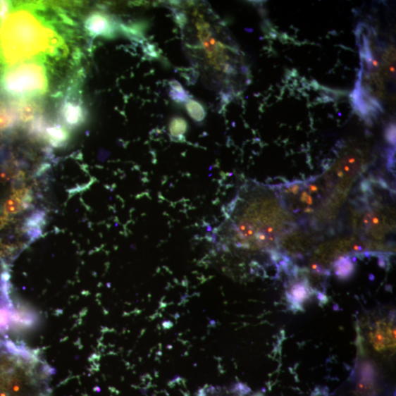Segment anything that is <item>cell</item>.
Segmentation results:
<instances>
[{
    "label": "cell",
    "instance_id": "cell-1",
    "mask_svg": "<svg viewBox=\"0 0 396 396\" xmlns=\"http://www.w3.org/2000/svg\"><path fill=\"white\" fill-rule=\"evenodd\" d=\"M211 233L217 252L225 254L268 253L280 237V202L272 187L249 182L224 209Z\"/></svg>",
    "mask_w": 396,
    "mask_h": 396
},
{
    "label": "cell",
    "instance_id": "cell-2",
    "mask_svg": "<svg viewBox=\"0 0 396 396\" xmlns=\"http://www.w3.org/2000/svg\"><path fill=\"white\" fill-rule=\"evenodd\" d=\"M42 6V4H13L0 20V63L3 66L67 55L65 41L40 13Z\"/></svg>",
    "mask_w": 396,
    "mask_h": 396
},
{
    "label": "cell",
    "instance_id": "cell-3",
    "mask_svg": "<svg viewBox=\"0 0 396 396\" xmlns=\"http://www.w3.org/2000/svg\"><path fill=\"white\" fill-rule=\"evenodd\" d=\"M364 67L357 87L358 106H364L367 113L381 110L383 104L393 96L395 85V49L382 48L376 39H363Z\"/></svg>",
    "mask_w": 396,
    "mask_h": 396
},
{
    "label": "cell",
    "instance_id": "cell-4",
    "mask_svg": "<svg viewBox=\"0 0 396 396\" xmlns=\"http://www.w3.org/2000/svg\"><path fill=\"white\" fill-rule=\"evenodd\" d=\"M0 88L11 100L37 99L49 89L44 61L34 59L6 67L0 76Z\"/></svg>",
    "mask_w": 396,
    "mask_h": 396
},
{
    "label": "cell",
    "instance_id": "cell-5",
    "mask_svg": "<svg viewBox=\"0 0 396 396\" xmlns=\"http://www.w3.org/2000/svg\"><path fill=\"white\" fill-rule=\"evenodd\" d=\"M79 87V83L74 82L68 88L59 110L62 124L71 130L82 127L87 118Z\"/></svg>",
    "mask_w": 396,
    "mask_h": 396
},
{
    "label": "cell",
    "instance_id": "cell-6",
    "mask_svg": "<svg viewBox=\"0 0 396 396\" xmlns=\"http://www.w3.org/2000/svg\"><path fill=\"white\" fill-rule=\"evenodd\" d=\"M85 32L92 39L115 38L123 27L115 18L101 11L92 12L85 20Z\"/></svg>",
    "mask_w": 396,
    "mask_h": 396
},
{
    "label": "cell",
    "instance_id": "cell-7",
    "mask_svg": "<svg viewBox=\"0 0 396 396\" xmlns=\"http://www.w3.org/2000/svg\"><path fill=\"white\" fill-rule=\"evenodd\" d=\"M369 343L375 351L393 352L395 347V329L393 320L388 318L377 320L370 328Z\"/></svg>",
    "mask_w": 396,
    "mask_h": 396
},
{
    "label": "cell",
    "instance_id": "cell-8",
    "mask_svg": "<svg viewBox=\"0 0 396 396\" xmlns=\"http://www.w3.org/2000/svg\"><path fill=\"white\" fill-rule=\"evenodd\" d=\"M354 396H380L381 383L375 369L370 364H364L359 368L353 390Z\"/></svg>",
    "mask_w": 396,
    "mask_h": 396
},
{
    "label": "cell",
    "instance_id": "cell-9",
    "mask_svg": "<svg viewBox=\"0 0 396 396\" xmlns=\"http://www.w3.org/2000/svg\"><path fill=\"white\" fill-rule=\"evenodd\" d=\"M32 202V192L30 189H16L4 204V215L19 214L28 209Z\"/></svg>",
    "mask_w": 396,
    "mask_h": 396
},
{
    "label": "cell",
    "instance_id": "cell-10",
    "mask_svg": "<svg viewBox=\"0 0 396 396\" xmlns=\"http://www.w3.org/2000/svg\"><path fill=\"white\" fill-rule=\"evenodd\" d=\"M198 396H265L260 392L252 391L242 384L233 385L228 387L210 386L204 388L198 393Z\"/></svg>",
    "mask_w": 396,
    "mask_h": 396
},
{
    "label": "cell",
    "instance_id": "cell-11",
    "mask_svg": "<svg viewBox=\"0 0 396 396\" xmlns=\"http://www.w3.org/2000/svg\"><path fill=\"white\" fill-rule=\"evenodd\" d=\"M44 140L52 147L61 149L67 146L70 132L61 123H49L45 132Z\"/></svg>",
    "mask_w": 396,
    "mask_h": 396
},
{
    "label": "cell",
    "instance_id": "cell-12",
    "mask_svg": "<svg viewBox=\"0 0 396 396\" xmlns=\"http://www.w3.org/2000/svg\"><path fill=\"white\" fill-rule=\"evenodd\" d=\"M45 218L46 214L44 211H36L27 219L25 229L32 240L38 239L42 235L46 222Z\"/></svg>",
    "mask_w": 396,
    "mask_h": 396
},
{
    "label": "cell",
    "instance_id": "cell-13",
    "mask_svg": "<svg viewBox=\"0 0 396 396\" xmlns=\"http://www.w3.org/2000/svg\"><path fill=\"white\" fill-rule=\"evenodd\" d=\"M18 124H20L19 119L11 103L0 106V130L13 129Z\"/></svg>",
    "mask_w": 396,
    "mask_h": 396
},
{
    "label": "cell",
    "instance_id": "cell-14",
    "mask_svg": "<svg viewBox=\"0 0 396 396\" xmlns=\"http://www.w3.org/2000/svg\"><path fill=\"white\" fill-rule=\"evenodd\" d=\"M49 124L47 118L40 114L27 124V131L33 139L44 140L46 130Z\"/></svg>",
    "mask_w": 396,
    "mask_h": 396
},
{
    "label": "cell",
    "instance_id": "cell-15",
    "mask_svg": "<svg viewBox=\"0 0 396 396\" xmlns=\"http://www.w3.org/2000/svg\"><path fill=\"white\" fill-rule=\"evenodd\" d=\"M188 124L187 120L180 116L173 117L169 124L171 137L176 141H182L185 138Z\"/></svg>",
    "mask_w": 396,
    "mask_h": 396
},
{
    "label": "cell",
    "instance_id": "cell-16",
    "mask_svg": "<svg viewBox=\"0 0 396 396\" xmlns=\"http://www.w3.org/2000/svg\"><path fill=\"white\" fill-rule=\"evenodd\" d=\"M311 287L309 286L308 282L302 281L294 284L292 289L287 295L293 303L299 304L300 303L305 301L306 298H308L311 295Z\"/></svg>",
    "mask_w": 396,
    "mask_h": 396
},
{
    "label": "cell",
    "instance_id": "cell-17",
    "mask_svg": "<svg viewBox=\"0 0 396 396\" xmlns=\"http://www.w3.org/2000/svg\"><path fill=\"white\" fill-rule=\"evenodd\" d=\"M186 109L190 117L195 122H202L206 118L205 108L199 101L188 99L186 102Z\"/></svg>",
    "mask_w": 396,
    "mask_h": 396
},
{
    "label": "cell",
    "instance_id": "cell-18",
    "mask_svg": "<svg viewBox=\"0 0 396 396\" xmlns=\"http://www.w3.org/2000/svg\"><path fill=\"white\" fill-rule=\"evenodd\" d=\"M170 86L171 88L170 97L173 101L178 103H186L190 99L188 93L178 81H171Z\"/></svg>",
    "mask_w": 396,
    "mask_h": 396
},
{
    "label": "cell",
    "instance_id": "cell-19",
    "mask_svg": "<svg viewBox=\"0 0 396 396\" xmlns=\"http://www.w3.org/2000/svg\"><path fill=\"white\" fill-rule=\"evenodd\" d=\"M335 272L340 278H347L352 272V262L348 257L340 259L335 264Z\"/></svg>",
    "mask_w": 396,
    "mask_h": 396
},
{
    "label": "cell",
    "instance_id": "cell-20",
    "mask_svg": "<svg viewBox=\"0 0 396 396\" xmlns=\"http://www.w3.org/2000/svg\"><path fill=\"white\" fill-rule=\"evenodd\" d=\"M13 4L8 1H0V20L8 13L12 8Z\"/></svg>",
    "mask_w": 396,
    "mask_h": 396
},
{
    "label": "cell",
    "instance_id": "cell-21",
    "mask_svg": "<svg viewBox=\"0 0 396 396\" xmlns=\"http://www.w3.org/2000/svg\"><path fill=\"white\" fill-rule=\"evenodd\" d=\"M10 250L11 249L9 246L0 243V259L8 254Z\"/></svg>",
    "mask_w": 396,
    "mask_h": 396
},
{
    "label": "cell",
    "instance_id": "cell-22",
    "mask_svg": "<svg viewBox=\"0 0 396 396\" xmlns=\"http://www.w3.org/2000/svg\"><path fill=\"white\" fill-rule=\"evenodd\" d=\"M0 64H1V63H0Z\"/></svg>",
    "mask_w": 396,
    "mask_h": 396
}]
</instances>
